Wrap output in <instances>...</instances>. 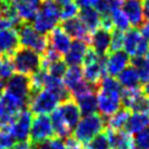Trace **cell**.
I'll return each mask as SVG.
<instances>
[{"instance_id": "obj_1", "label": "cell", "mask_w": 149, "mask_h": 149, "mask_svg": "<svg viewBox=\"0 0 149 149\" xmlns=\"http://www.w3.org/2000/svg\"><path fill=\"white\" fill-rule=\"evenodd\" d=\"M105 126H107V122L104 120V117L101 116L99 113L84 115L72 130V136L79 143L86 145L94 136L102 133Z\"/></svg>"}, {"instance_id": "obj_2", "label": "cell", "mask_w": 149, "mask_h": 149, "mask_svg": "<svg viewBox=\"0 0 149 149\" xmlns=\"http://www.w3.org/2000/svg\"><path fill=\"white\" fill-rule=\"evenodd\" d=\"M14 70L19 74L32 76L42 69V54L28 47H19L11 56Z\"/></svg>"}, {"instance_id": "obj_3", "label": "cell", "mask_w": 149, "mask_h": 149, "mask_svg": "<svg viewBox=\"0 0 149 149\" xmlns=\"http://www.w3.org/2000/svg\"><path fill=\"white\" fill-rule=\"evenodd\" d=\"M61 103V99L55 93L47 89H42L31 94L28 105L33 115H48L55 111Z\"/></svg>"}, {"instance_id": "obj_4", "label": "cell", "mask_w": 149, "mask_h": 149, "mask_svg": "<svg viewBox=\"0 0 149 149\" xmlns=\"http://www.w3.org/2000/svg\"><path fill=\"white\" fill-rule=\"evenodd\" d=\"M20 40V45L23 47L31 48L33 51L43 54L48 47V38L47 35L35 30L33 24L30 22H22L17 28Z\"/></svg>"}, {"instance_id": "obj_5", "label": "cell", "mask_w": 149, "mask_h": 149, "mask_svg": "<svg viewBox=\"0 0 149 149\" xmlns=\"http://www.w3.org/2000/svg\"><path fill=\"white\" fill-rule=\"evenodd\" d=\"M28 103L5 91L0 94V124L8 125L23 111Z\"/></svg>"}, {"instance_id": "obj_6", "label": "cell", "mask_w": 149, "mask_h": 149, "mask_svg": "<svg viewBox=\"0 0 149 149\" xmlns=\"http://www.w3.org/2000/svg\"><path fill=\"white\" fill-rule=\"evenodd\" d=\"M33 117L34 116H33L32 112L24 109L10 124L1 126H5L17 141L30 140V133H31Z\"/></svg>"}, {"instance_id": "obj_7", "label": "cell", "mask_w": 149, "mask_h": 149, "mask_svg": "<svg viewBox=\"0 0 149 149\" xmlns=\"http://www.w3.org/2000/svg\"><path fill=\"white\" fill-rule=\"evenodd\" d=\"M123 49L130 56H145L149 49L148 42L145 40L143 34L137 28H132L124 32Z\"/></svg>"}, {"instance_id": "obj_8", "label": "cell", "mask_w": 149, "mask_h": 149, "mask_svg": "<svg viewBox=\"0 0 149 149\" xmlns=\"http://www.w3.org/2000/svg\"><path fill=\"white\" fill-rule=\"evenodd\" d=\"M6 91L29 103L32 92L31 77L19 72L13 74L6 82Z\"/></svg>"}, {"instance_id": "obj_9", "label": "cell", "mask_w": 149, "mask_h": 149, "mask_svg": "<svg viewBox=\"0 0 149 149\" xmlns=\"http://www.w3.org/2000/svg\"><path fill=\"white\" fill-rule=\"evenodd\" d=\"M54 136L55 133L51 116L42 114V115H35L33 117L31 133H30L31 143H40L43 140L53 138Z\"/></svg>"}, {"instance_id": "obj_10", "label": "cell", "mask_w": 149, "mask_h": 149, "mask_svg": "<svg viewBox=\"0 0 149 149\" xmlns=\"http://www.w3.org/2000/svg\"><path fill=\"white\" fill-rule=\"evenodd\" d=\"M123 94V93H122ZM122 94L118 93L104 92L98 90V112L104 118H109L114 113H116L122 105Z\"/></svg>"}, {"instance_id": "obj_11", "label": "cell", "mask_w": 149, "mask_h": 149, "mask_svg": "<svg viewBox=\"0 0 149 149\" xmlns=\"http://www.w3.org/2000/svg\"><path fill=\"white\" fill-rule=\"evenodd\" d=\"M112 31L105 28H99L95 30L89 38V44L95 53L99 55L105 56L111 51Z\"/></svg>"}, {"instance_id": "obj_12", "label": "cell", "mask_w": 149, "mask_h": 149, "mask_svg": "<svg viewBox=\"0 0 149 149\" xmlns=\"http://www.w3.org/2000/svg\"><path fill=\"white\" fill-rule=\"evenodd\" d=\"M130 64V56L124 49L110 52L107 56V74L118 76Z\"/></svg>"}, {"instance_id": "obj_13", "label": "cell", "mask_w": 149, "mask_h": 149, "mask_svg": "<svg viewBox=\"0 0 149 149\" xmlns=\"http://www.w3.org/2000/svg\"><path fill=\"white\" fill-rule=\"evenodd\" d=\"M89 43L84 40L72 41L70 48L64 55V61L68 66H81L84 64L86 54L89 51Z\"/></svg>"}, {"instance_id": "obj_14", "label": "cell", "mask_w": 149, "mask_h": 149, "mask_svg": "<svg viewBox=\"0 0 149 149\" xmlns=\"http://www.w3.org/2000/svg\"><path fill=\"white\" fill-rule=\"evenodd\" d=\"M48 38V46L56 51L59 55H65L68 52L71 45V37L61 29V26H57L47 34Z\"/></svg>"}, {"instance_id": "obj_15", "label": "cell", "mask_w": 149, "mask_h": 149, "mask_svg": "<svg viewBox=\"0 0 149 149\" xmlns=\"http://www.w3.org/2000/svg\"><path fill=\"white\" fill-rule=\"evenodd\" d=\"M20 46L18 31L13 28L0 30V51L2 56L13 55Z\"/></svg>"}, {"instance_id": "obj_16", "label": "cell", "mask_w": 149, "mask_h": 149, "mask_svg": "<svg viewBox=\"0 0 149 149\" xmlns=\"http://www.w3.org/2000/svg\"><path fill=\"white\" fill-rule=\"evenodd\" d=\"M122 9L127 15L133 28H140L145 22L143 0H124Z\"/></svg>"}, {"instance_id": "obj_17", "label": "cell", "mask_w": 149, "mask_h": 149, "mask_svg": "<svg viewBox=\"0 0 149 149\" xmlns=\"http://www.w3.org/2000/svg\"><path fill=\"white\" fill-rule=\"evenodd\" d=\"M61 26L70 37H72L74 40H84L89 43L90 32L86 28V25L82 23L79 17L64 20L61 22Z\"/></svg>"}, {"instance_id": "obj_18", "label": "cell", "mask_w": 149, "mask_h": 149, "mask_svg": "<svg viewBox=\"0 0 149 149\" xmlns=\"http://www.w3.org/2000/svg\"><path fill=\"white\" fill-rule=\"evenodd\" d=\"M58 110L61 112V116L66 122V124L69 126L71 130H74V126L81 120V115H82L76 100L71 98L69 100L61 102L58 107Z\"/></svg>"}, {"instance_id": "obj_19", "label": "cell", "mask_w": 149, "mask_h": 149, "mask_svg": "<svg viewBox=\"0 0 149 149\" xmlns=\"http://www.w3.org/2000/svg\"><path fill=\"white\" fill-rule=\"evenodd\" d=\"M149 126V113L132 112L125 125L126 133L130 135H135Z\"/></svg>"}, {"instance_id": "obj_20", "label": "cell", "mask_w": 149, "mask_h": 149, "mask_svg": "<svg viewBox=\"0 0 149 149\" xmlns=\"http://www.w3.org/2000/svg\"><path fill=\"white\" fill-rule=\"evenodd\" d=\"M109 139H110V145L111 149H133V138L130 137L128 133L125 130H107Z\"/></svg>"}, {"instance_id": "obj_21", "label": "cell", "mask_w": 149, "mask_h": 149, "mask_svg": "<svg viewBox=\"0 0 149 149\" xmlns=\"http://www.w3.org/2000/svg\"><path fill=\"white\" fill-rule=\"evenodd\" d=\"M117 80L123 87V89H139L141 86V80L137 70L134 66H127L121 74L117 76Z\"/></svg>"}, {"instance_id": "obj_22", "label": "cell", "mask_w": 149, "mask_h": 149, "mask_svg": "<svg viewBox=\"0 0 149 149\" xmlns=\"http://www.w3.org/2000/svg\"><path fill=\"white\" fill-rule=\"evenodd\" d=\"M78 17L89 30V32H94L95 30L101 28L102 17L95 8H82L80 9Z\"/></svg>"}, {"instance_id": "obj_23", "label": "cell", "mask_w": 149, "mask_h": 149, "mask_svg": "<svg viewBox=\"0 0 149 149\" xmlns=\"http://www.w3.org/2000/svg\"><path fill=\"white\" fill-rule=\"evenodd\" d=\"M59 21L61 20L53 18V17L44 13L42 11H38V13H37V15L35 17V19H34V21H33L32 23L36 31H38V32L44 34V35H47L54 29L58 26Z\"/></svg>"}, {"instance_id": "obj_24", "label": "cell", "mask_w": 149, "mask_h": 149, "mask_svg": "<svg viewBox=\"0 0 149 149\" xmlns=\"http://www.w3.org/2000/svg\"><path fill=\"white\" fill-rule=\"evenodd\" d=\"M79 107L82 115L93 114L98 112V97L95 94V91L86 93L81 97L74 99Z\"/></svg>"}, {"instance_id": "obj_25", "label": "cell", "mask_w": 149, "mask_h": 149, "mask_svg": "<svg viewBox=\"0 0 149 149\" xmlns=\"http://www.w3.org/2000/svg\"><path fill=\"white\" fill-rule=\"evenodd\" d=\"M51 118H52V123H53L54 133H55L56 137L65 140L68 137L72 136V130L66 124V122L64 121V118L61 116L58 107L51 114Z\"/></svg>"}, {"instance_id": "obj_26", "label": "cell", "mask_w": 149, "mask_h": 149, "mask_svg": "<svg viewBox=\"0 0 149 149\" xmlns=\"http://www.w3.org/2000/svg\"><path fill=\"white\" fill-rule=\"evenodd\" d=\"M14 6L17 8L19 17L22 20V22H30V23L34 21L41 7V6L33 5L30 2H25L22 0H18L17 2H14Z\"/></svg>"}, {"instance_id": "obj_27", "label": "cell", "mask_w": 149, "mask_h": 149, "mask_svg": "<svg viewBox=\"0 0 149 149\" xmlns=\"http://www.w3.org/2000/svg\"><path fill=\"white\" fill-rule=\"evenodd\" d=\"M132 112L126 109V107H121L116 113H114L112 116L107 118V126L109 130H123L125 128V125L127 123V120L130 117Z\"/></svg>"}, {"instance_id": "obj_28", "label": "cell", "mask_w": 149, "mask_h": 149, "mask_svg": "<svg viewBox=\"0 0 149 149\" xmlns=\"http://www.w3.org/2000/svg\"><path fill=\"white\" fill-rule=\"evenodd\" d=\"M110 17H111L112 20V24H113V30H118L121 32H126L132 26L127 15L121 8L113 10L110 14Z\"/></svg>"}, {"instance_id": "obj_29", "label": "cell", "mask_w": 149, "mask_h": 149, "mask_svg": "<svg viewBox=\"0 0 149 149\" xmlns=\"http://www.w3.org/2000/svg\"><path fill=\"white\" fill-rule=\"evenodd\" d=\"M63 80L68 90H70L72 87L84 80V70L80 66H69Z\"/></svg>"}, {"instance_id": "obj_30", "label": "cell", "mask_w": 149, "mask_h": 149, "mask_svg": "<svg viewBox=\"0 0 149 149\" xmlns=\"http://www.w3.org/2000/svg\"><path fill=\"white\" fill-rule=\"evenodd\" d=\"M130 65L134 66L139 74L141 84L146 82L149 80V64L145 59V56H135L132 57L130 59Z\"/></svg>"}, {"instance_id": "obj_31", "label": "cell", "mask_w": 149, "mask_h": 149, "mask_svg": "<svg viewBox=\"0 0 149 149\" xmlns=\"http://www.w3.org/2000/svg\"><path fill=\"white\" fill-rule=\"evenodd\" d=\"M44 69L46 70L49 74L54 76L56 78L63 79L66 74V71L68 69V65L66 64V61L64 59L59 58V59H56V61L49 63Z\"/></svg>"}, {"instance_id": "obj_32", "label": "cell", "mask_w": 149, "mask_h": 149, "mask_svg": "<svg viewBox=\"0 0 149 149\" xmlns=\"http://www.w3.org/2000/svg\"><path fill=\"white\" fill-rule=\"evenodd\" d=\"M86 149H111L107 133H100L84 145Z\"/></svg>"}, {"instance_id": "obj_33", "label": "cell", "mask_w": 149, "mask_h": 149, "mask_svg": "<svg viewBox=\"0 0 149 149\" xmlns=\"http://www.w3.org/2000/svg\"><path fill=\"white\" fill-rule=\"evenodd\" d=\"M32 149H66L65 140L58 138V137H53L47 140H43L40 143H31Z\"/></svg>"}, {"instance_id": "obj_34", "label": "cell", "mask_w": 149, "mask_h": 149, "mask_svg": "<svg viewBox=\"0 0 149 149\" xmlns=\"http://www.w3.org/2000/svg\"><path fill=\"white\" fill-rule=\"evenodd\" d=\"M124 0H100L95 9L101 15H110L113 10L121 8Z\"/></svg>"}, {"instance_id": "obj_35", "label": "cell", "mask_w": 149, "mask_h": 149, "mask_svg": "<svg viewBox=\"0 0 149 149\" xmlns=\"http://www.w3.org/2000/svg\"><path fill=\"white\" fill-rule=\"evenodd\" d=\"M133 149H149V126L133 137Z\"/></svg>"}, {"instance_id": "obj_36", "label": "cell", "mask_w": 149, "mask_h": 149, "mask_svg": "<svg viewBox=\"0 0 149 149\" xmlns=\"http://www.w3.org/2000/svg\"><path fill=\"white\" fill-rule=\"evenodd\" d=\"M14 67L10 56H2V61L0 65V77L3 80H8L14 74Z\"/></svg>"}, {"instance_id": "obj_37", "label": "cell", "mask_w": 149, "mask_h": 149, "mask_svg": "<svg viewBox=\"0 0 149 149\" xmlns=\"http://www.w3.org/2000/svg\"><path fill=\"white\" fill-rule=\"evenodd\" d=\"M79 11H80V8L76 5L74 1H71V2H69V3H67V5H65V6H61V21L78 17Z\"/></svg>"}, {"instance_id": "obj_38", "label": "cell", "mask_w": 149, "mask_h": 149, "mask_svg": "<svg viewBox=\"0 0 149 149\" xmlns=\"http://www.w3.org/2000/svg\"><path fill=\"white\" fill-rule=\"evenodd\" d=\"M17 144V140L11 135L9 130L5 126H1L0 130V149H12L14 145Z\"/></svg>"}, {"instance_id": "obj_39", "label": "cell", "mask_w": 149, "mask_h": 149, "mask_svg": "<svg viewBox=\"0 0 149 149\" xmlns=\"http://www.w3.org/2000/svg\"><path fill=\"white\" fill-rule=\"evenodd\" d=\"M123 43H124V32L118 30H112V40H111V51H118L123 49Z\"/></svg>"}, {"instance_id": "obj_40", "label": "cell", "mask_w": 149, "mask_h": 149, "mask_svg": "<svg viewBox=\"0 0 149 149\" xmlns=\"http://www.w3.org/2000/svg\"><path fill=\"white\" fill-rule=\"evenodd\" d=\"M66 149H84V145L79 143L74 136H70L65 139Z\"/></svg>"}, {"instance_id": "obj_41", "label": "cell", "mask_w": 149, "mask_h": 149, "mask_svg": "<svg viewBox=\"0 0 149 149\" xmlns=\"http://www.w3.org/2000/svg\"><path fill=\"white\" fill-rule=\"evenodd\" d=\"M80 9L82 8H95L100 0H74Z\"/></svg>"}, {"instance_id": "obj_42", "label": "cell", "mask_w": 149, "mask_h": 149, "mask_svg": "<svg viewBox=\"0 0 149 149\" xmlns=\"http://www.w3.org/2000/svg\"><path fill=\"white\" fill-rule=\"evenodd\" d=\"M13 149H32V144L29 140L24 141H17V144L14 145Z\"/></svg>"}, {"instance_id": "obj_43", "label": "cell", "mask_w": 149, "mask_h": 149, "mask_svg": "<svg viewBox=\"0 0 149 149\" xmlns=\"http://www.w3.org/2000/svg\"><path fill=\"white\" fill-rule=\"evenodd\" d=\"M140 32L143 34V36L145 37V40H146L149 44V21L144 22V24L140 26Z\"/></svg>"}, {"instance_id": "obj_44", "label": "cell", "mask_w": 149, "mask_h": 149, "mask_svg": "<svg viewBox=\"0 0 149 149\" xmlns=\"http://www.w3.org/2000/svg\"><path fill=\"white\" fill-rule=\"evenodd\" d=\"M143 10L146 21H149V0H143Z\"/></svg>"}, {"instance_id": "obj_45", "label": "cell", "mask_w": 149, "mask_h": 149, "mask_svg": "<svg viewBox=\"0 0 149 149\" xmlns=\"http://www.w3.org/2000/svg\"><path fill=\"white\" fill-rule=\"evenodd\" d=\"M141 90H143V92H144L145 95H147V97L149 98V80H147L146 82L143 84V88H141Z\"/></svg>"}, {"instance_id": "obj_46", "label": "cell", "mask_w": 149, "mask_h": 149, "mask_svg": "<svg viewBox=\"0 0 149 149\" xmlns=\"http://www.w3.org/2000/svg\"><path fill=\"white\" fill-rule=\"evenodd\" d=\"M71 1H74V0H55V2L59 6V7L67 5V3H69V2H71Z\"/></svg>"}, {"instance_id": "obj_47", "label": "cell", "mask_w": 149, "mask_h": 149, "mask_svg": "<svg viewBox=\"0 0 149 149\" xmlns=\"http://www.w3.org/2000/svg\"><path fill=\"white\" fill-rule=\"evenodd\" d=\"M6 88V84H5V80L2 79L1 77H0V94L3 92V89Z\"/></svg>"}, {"instance_id": "obj_48", "label": "cell", "mask_w": 149, "mask_h": 149, "mask_svg": "<svg viewBox=\"0 0 149 149\" xmlns=\"http://www.w3.org/2000/svg\"><path fill=\"white\" fill-rule=\"evenodd\" d=\"M18 0H0V2L1 3H3V5H9V3H14V2H17Z\"/></svg>"}, {"instance_id": "obj_49", "label": "cell", "mask_w": 149, "mask_h": 149, "mask_svg": "<svg viewBox=\"0 0 149 149\" xmlns=\"http://www.w3.org/2000/svg\"><path fill=\"white\" fill-rule=\"evenodd\" d=\"M145 59H146V61H147V63L149 64V49L147 51V53L145 54Z\"/></svg>"}, {"instance_id": "obj_50", "label": "cell", "mask_w": 149, "mask_h": 149, "mask_svg": "<svg viewBox=\"0 0 149 149\" xmlns=\"http://www.w3.org/2000/svg\"><path fill=\"white\" fill-rule=\"evenodd\" d=\"M1 61H2V56H0V65H1Z\"/></svg>"}, {"instance_id": "obj_51", "label": "cell", "mask_w": 149, "mask_h": 149, "mask_svg": "<svg viewBox=\"0 0 149 149\" xmlns=\"http://www.w3.org/2000/svg\"><path fill=\"white\" fill-rule=\"evenodd\" d=\"M1 18H2V14H1V10H0V20H1Z\"/></svg>"}, {"instance_id": "obj_52", "label": "cell", "mask_w": 149, "mask_h": 149, "mask_svg": "<svg viewBox=\"0 0 149 149\" xmlns=\"http://www.w3.org/2000/svg\"><path fill=\"white\" fill-rule=\"evenodd\" d=\"M0 130H1V124H0Z\"/></svg>"}, {"instance_id": "obj_53", "label": "cell", "mask_w": 149, "mask_h": 149, "mask_svg": "<svg viewBox=\"0 0 149 149\" xmlns=\"http://www.w3.org/2000/svg\"><path fill=\"white\" fill-rule=\"evenodd\" d=\"M0 7H1V2H0Z\"/></svg>"}, {"instance_id": "obj_54", "label": "cell", "mask_w": 149, "mask_h": 149, "mask_svg": "<svg viewBox=\"0 0 149 149\" xmlns=\"http://www.w3.org/2000/svg\"><path fill=\"white\" fill-rule=\"evenodd\" d=\"M12 149H13V148H12Z\"/></svg>"}]
</instances>
